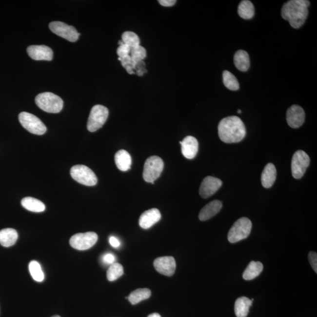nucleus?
<instances>
[{
  "label": "nucleus",
  "mask_w": 317,
  "mask_h": 317,
  "mask_svg": "<svg viewBox=\"0 0 317 317\" xmlns=\"http://www.w3.org/2000/svg\"><path fill=\"white\" fill-rule=\"evenodd\" d=\"M71 177L78 183L87 186L96 185L98 178L95 173L85 165H76L70 171Z\"/></svg>",
  "instance_id": "obj_8"
},
{
  "label": "nucleus",
  "mask_w": 317,
  "mask_h": 317,
  "mask_svg": "<svg viewBox=\"0 0 317 317\" xmlns=\"http://www.w3.org/2000/svg\"><path fill=\"white\" fill-rule=\"evenodd\" d=\"M51 31L56 35L70 42H76L79 39L80 33H78L73 26L69 25L60 21L51 22L49 25Z\"/></svg>",
  "instance_id": "obj_11"
},
{
  "label": "nucleus",
  "mask_w": 317,
  "mask_h": 317,
  "mask_svg": "<svg viewBox=\"0 0 317 317\" xmlns=\"http://www.w3.org/2000/svg\"><path fill=\"white\" fill-rule=\"evenodd\" d=\"M109 243H110L112 247L115 248L119 247L120 245V241L116 238L114 237V236H111L109 238Z\"/></svg>",
  "instance_id": "obj_37"
},
{
  "label": "nucleus",
  "mask_w": 317,
  "mask_h": 317,
  "mask_svg": "<svg viewBox=\"0 0 317 317\" xmlns=\"http://www.w3.org/2000/svg\"><path fill=\"white\" fill-rule=\"evenodd\" d=\"M252 228V223L247 218H239L233 224L228 233L230 243H236L248 238Z\"/></svg>",
  "instance_id": "obj_4"
},
{
  "label": "nucleus",
  "mask_w": 317,
  "mask_h": 317,
  "mask_svg": "<svg viewBox=\"0 0 317 317\" xmlns=\"http://www.w3.org/2000/svg\"><path fill=\"white\" fill-rule=\"evenodd\" d=\"M108 115V109L105 106L100 105L93 106L88 118V130L94 132L101 128L107 120Z\"/></svg>",
  "instance_id": "obj_6"
},
{
  "label": "nucleus",
  "mask_w": 317,
  "mask_h": 317,
  "mask_svg": "<svg viewBox=\"0 0 317 317\" xmlns=\"http://www.w3.org/2000/svg\"><path fill=\"white\" fill-rule=\"evenodd\" d=\"M222 206L223 205L220 200H213L203 207L200 210L198 218L201 221L208 220L220 211Z\"/></svg>",
  "instance_id": "obj_18"
},
{
  "label": "nucleus",
  "mask_w": 317,
  "mask_h": 317,
  "mask_svg": "<svg viewBox=\"0 0 317 317\" xmlns=\"http://www.w3.org/2000/svg\"><path fill=\"white\" fill-rule=\"evenodd\" d=\"M98 238L97 233L87 232L77 233L72 236L70 243L71 246L78 250H86L90 249L96 244Z\"/></svg>",
  "instance_id": "obj_10"
},
{
  "label": "nucleus",
  "mask_w": 317,
  "mask_h": 317,
  "mask_svg": "<svg viewBox=\"0 0 317 317\" xmlns=\"http://www.w3.org/2000/svg\"><path fill=\"white\" fill-rule=\"evenodd\" d=\"M238 114H241V111L240 110V109H238Z\"/></svg>",
  "instance_id": "obj_41"
},
{
  "label": "nucleus",
  "mask_w": 317,
  "mask_h": 317,
  "mask_svg": "<svg viewBox=\"0 0 317 317\" xmlns=\"http://www.w3.org/2000/svg\"><path fill=\"white\" fill-rule=\"evenodd\" d=\"M277 178V171L273 163H268L265 166L261 174V184L265 188H270L275 183Z\"/></svg>",
  "instance_id": "obj_19"
},
{
  "label": "nucleus",
  "mask_w": 317,
  "mask_h": 317,
  "mask_svg": "<svg viewBox=\"0 0 317 317\" xmlns=\"http://www.w3.org/2000/svg\"><path fill=\"white\" fill-rule=\"evenodd\" d=\"M21 203L22 207L29 211L40 213L44 212L45 210V204L41 201L35 198H25L21 200Z\"/></svg>",
  "instance_id": "obj_25"
},
{
  "label": "nucleus",
  "mask_w": 317,
  "mask_h": 317,
  "mask_svg": "<svg viewBox=\"0 0 317 317\" xmlns=\"http://www.w3.org/2000/svg\"><path fill=\"white\" fill-rule=\"evenodd\" d=\"M52 317H60L59 316H54Z\"/></svg>",
  "instance_id": "obj_42"
},
{
  "label": "nucleus",
  "mask_w": 317,
  "mask_h": 317,
  "mask_svg": "<svg viewBox=\"0 0 317 317\" xmlns=\"http://www.w3.org/2000/svg\"><path fill=\"white\" fill-rule=\"evenodd\" d=\"M29 270L30 275L34 280L37 282H42L44 279V274L43 272L41 265L39 262L32 261L29 264Z\"/></svg>",
  "instance_id": "obj_29"
},
{
  "label": "nucleus",
  "mask_w": 317,
  "mask_h": 317,
  "mask_svg": "<svg viewBox=\"0 0 317 317\" xmlns=\"http://www.w3.org/2000/svg\"><path fill=\"white\" fill-rule=\"evenodd\" d=\"M130 56L135 61L139 62L146 57V51L145 48L139 45L138 47L131 48Z\"/></svg>",
  "instance_id": "obj_32"
},
{
  "label": "nucleus",
  "mask_w": 317,
  "mask_h": 317,
  "mask_svg": "<svg viewBox=\"0 0 317 317\" xmlns=\"http://www.w3.org/2000/svg\"><path fill=\"white\" fill-rule=\"evenodd\" d=\"M161 214L158 209L146 210L140 216L139 226L143 229H148L160 220Z\"/></svg>",
  "instance_id": "obj_17"
},
{
  "label": "nucleus",
  "mask_w": 317,
  "mask_h": 317,
  "mask_svg": "<svg viewBox=\"0 0 317 317\" xmlns=\"http://www.w3.org/2000/svg\"><path fill=\"white\" fill-rule=\"evenodd\" d=\"M254 299H250L246 297L237 299L235 304V313L237 317H246L249 314L250 307L252 306Z\"/></svg>",
  "instance_id": "obj_21"
},
{
  "label": "nucleus",
  "mask_w": 317,
  "mask_h": 317,
  "mask_svg": "<svg viewBox=\"0 0 317 317\" xmlns=\"http://www.w3.org/2000/svg\"><path fill=\"white\" fill-rule=\"evenodd\" d=\"M164 162L160 157L153 156L148 158L144 165L143 179L146 182L154 184V181L162 174Z\"/></svg>",
  "instance_id": "obj_5"
},
{
  "label": "nucleus",
  "mask_w": 317,
  "mask_h": 317,
  "mask_svg": "<svg viewBox=\"0 0 317 317\" xmlns=\"http://www.w3.org/2000/svg\"><path fill=\"white\" fill-rule=\"evenodd\" d=\"M308 260L314 272L317 273V254L314 252H311L308 254Z\"/></svg>",
  "instance_id": "obj_34"
},
{
  "label": "nucleus",
  "mask_w": 317,
  "mask_h": 317,
  "mask_svg": "<svg viewBox=\"0 0 317 317\" xmlns=\"http://www.w3.org/2000/svg\"><path fill=\"white\" fill-rule=\"evenodd\" d=\"M263 270V265L260 261H251L244 270L243 277L246 280H252L257 277Z\"/></svg>",
  "instance_id": "obj_24"
},
{
  "label": "nucleus",
  "mask_w": 317,
  "mask_h": 317,
  "mask_svg": "<svg viewBox=\"0 0 317 317\" xmlns=\"http://www.w3.org/2000/svg\"><path fill=\"white\" fill-rule=\"evenodd\" d=\"M102 261L103 263L107 264H112L115 263V258L114 255L111 253L105 254L103 256Z\"/></svg>",
  "instance_id": "obj_35"
},
{
  "label": "nucleus",
  "mask_w": 317,
  "mask_h": 317,
  "mask_svg": "<svg viewBox=\"0 0 317 317\" xmlns=\"http://www.w3.org/2000/svg\"><path fill=\"white\" fill-rule=\"evenodd\" d=\"M19 119L21 125L31 134L42 135L47 131L44 123L35 115L22 112L19 114Z\"/></svg>",
  "instance_id": "obj_7"
},
{
  "label": "nucleus",
  "mask_w": 317,
  "mask_h": 317,
  "mask_svg": "<svg viewBox=\"0 0 317 317\" xmlns=\"http://www.w3.org/2000/svg\"><path fill=\"white\" fill-rule=\"evenodd\" d=\"M310 5L307 0H290L285 2L281 8L282 18L289 21L293 28H300L307 18Z\"/></svg>",
  "instance_id": "obj_2"
},
{
  "label": "nucleus",
  "mask_w": 317,
  "mask_h": 317,
  "mask_svg": "<svg viewBox=\"0 0 317 317\" xmlns=\"http://www.w3.org/2000/svg\"><path fill=\"white\" fill-rule=\"evenodd\" d=\"M123 274V268L122 265L114 263L109 267L106 276L109 281H114L119 278Z\"/></svg>",
  "instance_id": "obj_31"
},
{
  "label": "nucleus",
  "mask_w": 317,
  "mask_h": 317,
  "mask_svg": "<svg viewBox=\"0 0 317 317\" xmlns=\"http://www.w3.org/2000/svg\"><path fill=\"white\" fill-rule=\"evenodd\" d=\"M305 112L300 106L294 105L288 109L286 114L287 122L291 128L296 129L303 125Z\"/></svg>",
  "instance_id": "obj_12"
},
{
  "label": "nucleus",
  "mask_w": 317,
  "mask_h": 317,
  "mask_svg": "<svg viewBox=\"0 0 317 317\" xmlns=\"http://www.w3.org/2000/svg\"><path fill=\"white\" fill-rule=\"evenodd\" d=\"M18 238V233L15 229L7 228L0 230V244L3 247L13 246Z\"/></svg>",
  "instance_id": "obj_22"
},
{
  "label": "nucleus",
  "mask_w": 317,
  "mask_h": 317,
  "mask_svg": "<svg viewBox=\"0 0 317 317\" xmlns=\"http://www.w3.org/2000/svg\"><path fill=\"white\" fill-rule=\"evenodd\" d=\"M28 56L36 60H51L54 53L52 49L46 45H31L27 49Z\"/></svg>",
  "instance_id": "obj_15"
},
{
  "label": "nucleus",
  "mask_w": 317,
  "mask_h": 317,
  "mask_svg": "<svg viewBox=\"0 0 317 317\" xmlns=\"http://www.w3.org/2000/svg\"><path fill=\"white\" fill-rule=\"evenodd\" d=\"M115 162L117 168L122 172H126L131 169L132 158L130 154L125 150H120L115 155Z\"/></svg>",
  "instance_id": "obj_20"
},
{
  "label": "nucleus",
  "mask_w": 317,
  "mask_h": 317,
  "mask_svg": "<svg viewBox=\"0 0 317 317\" xmlns=\"http://www.w3.org/2000/svg\"><path fill=\"white\" fill-rule=\"evenodd\" d=\"M131 48L129 46L123 44L120 45L117 49V54L119 59H124L129 56H130Z\"/></svg>",
  "instance_id": "obj_33"
},
{
  "label": "nucleus",
  "mask_w": 317,
  "mask_h": 317,
  "mask_svg": "<svg viewBox=\"0 0 317 317\" xmlns=\"http://www.w3.org/2000/svg\"><path fill=\"white\" fill-rule=\"evenodd\" d=\"M148 317H161V316L158 313H153L152 314H150Z\"/></svg>",
  "instance_id": "obj_38"
},
{
  "label": "nucleus",
  "mask_w": 317,
  "mask_h": 317,
  "mask_svg": "<svg viewBox=\"0 0 317 317\" xmlns=\"http://www.w3.org/2000/svg\"><path fill=\"white\" fill-rule=\"evenodd\" d=\"M310 163V158L306 153L301 150L295 152L292 160L293 177L299 179L303 177Z\"/></svg>",
  "instance_id": "obj_9"
},
{
  "label": "nucleus",
  "mask_w": 317,
  "mask_h": 317,
  "mask_svg": "<svg viewBox=\"0 0 317 317\" xmlns=\"http://www.w3.org/2000/svg\"><path fill=\"white\" fill-rule=\"evenodd\" d=\"M234 63L236 67L242 72H246L250 68L249 54L244 50H238L235 54Z\"/></svg>",
  "instance_id": "obj_23"
},
{
  "label": "nucleus",
  "mask_w": 317,
  "mask_h": 317,
  "mask_svg": "<svg viewBox=\"0 0 317 317\" xmlns=\"http://www.w3.org/2000/svg\"><path fill=\"white\" fill-rule=\"evenodd\" d=\"M159 4L163 7H172L177 2L175 0H159Z\"/></svg>",
  "instance_id": "obj_36"
},
{
  "label": "nucleus",
  "mask_w": 317,
  "mask_h": 317,
  "mask_svg": "<svg viewBox=\"0 0 317 317\" xmlns=\"http://www.w3.org/2000/svg\"><path fill=\"white\" fill-rule=\"evenodd\" d=\"M118 44H119V46L122 45L124 44L123 42L122 41V40H120L119 42H118Z\"/></svg>",
  "instance_id": "obj_40"
},
{
  "label": "nucleus",
  "mask_w": 317,
  "mask_h": 317,
  "mask_svg": "<svg viewBox=\"0 0 317 317\" xmlns=\"http://www.w3.org/2000/svg\"><path fill=\"white\" fill-rule=\"evenodd\" d=\"M36 103L39 107L48 113H59L61 111L63 102L58 95L51 92H44L36 97Z\"/></svg>",
  "instance_id": "obj_3"
},
{
  "label": "nucleus",
  "mask_w": 317,
  "mask_h": 317,
  "mask_svg": "<svg viewBox=\"0 0 317 317\" xmlns=\"http://www.w3.org/2000/svg\"><path fill=\"white\" fill-rule=\"evenodd\" d=\"M238 14L242 19L245 20L252 19L255 16V7L252 2L248 0L241 1L238 5Z\"/></svg>",
  "instance_id": "obj_26"
},
{
  "label": "nucleus",
  "mask_w": 317,
  "mask_h": 317,
  "mask_svg": "<svg viewBox=\"0 0 317 317\" xmlns=\"http://www.w3.org/2000/svg\"><path fill=\"white\" fill-rule=\"evenodd\" d=\"M137 74H138V76H142L143 75V72L140 70H139L137 71Z\"/></svg>",
  "instance_id": "obj_39"
},
{
  "label": "nucleus",
  "mask_w": 317,
  "mask_h": 317,
  "mask_svg": "<svg viewBox=\"0 0 317 317\" xmlns=\"http://www.w3.org/2000/svg\"><path fill=\"white\" fill-rule=\"evenodd\" d=\"M122 41L124 44L133 48L140 45V39L137 34L132 31H126L122 36Z\"/></svg>",
  "instance_id": "obj_30"
},
{
  "label": "nucleus",
  "mask_w": 317,
  "mask_h": 317,
  "mask_svg": "<svg viewBox=\"0 0 317 317\" xmlns=\"http://www.w3.org/2000/svg\"><path fill=\"white\" fill-rule=\"evenodd\" d=\"M181 146V153L184 157L192 159L197 156L198 149V141L192 136H187L179 142Z\"/></svg>",
  "instance_id": "obj_16"
},
{
  "label": "nucleus",
  "mask_w": 317,
  "mask_h": 317,
  "mask_svg": "<svg viewBox=\"0 0 317 317\" xmlns=\"http://www.w3.org/2000/svg\"><path fill=\"white\" fill-rule=\"evenodd\" d=\"M223 81L224 86L230 91H238L240 88L237 79L234 75L228 71L223 72Z\"/></svg>",
  "instance_id": "obj_28"
},
{
  "label": "nucleus",
  "mask_w": 317,
  "mask_h": 317,
  "mask_svg": "<svg viewBox=\"0 0 317 317\" xmlns=\"http://www.w3.org/2000/svg\"><path fill=\"white\" fill-rule=\"evenodd\" d=\"M151 296V292L149 289H139L132 292L127 298L132 305H135L149 298Z\"/></svg>",
  "instance_id": "obj_27"
},
{
  "label": "nucleus",
  "mask_w": 317,
  "mask_h": 317,
  "mask_svg": "<svg viewBox=\"0 0 317 317\" xmlns=\"http://www.w3.org/2000/svg\"><path fill=\"white\" fill-rule=\"evenodd\" d=\"M154 265L158 272L168 277L174 275L177 267L175 258L171 256L155 259Z\"/></svg>",
  "instance_id": "obj_14"
},
{
  "label": "nucleus",
  "mask_w": 317,
  "mask_h": 317,
  "mask_svg": "<svg viewBox=\"0 0 317 317\" xmlns=\"http://www.w3.org/2000/svg\"><path fill=\"white\" fill-rule=\"evenodd\" d=\"M222 186V181L218 178L207 177L201 182L199 194L203 198H209L214 195Z\"/></svg>",
  "instance_id": "obj_13"
},
{
  "label": "nucleus",
  "mask_w": 317,
  "mask_h": 317,
  "mask_svg": "<svg viewBox=\"0 0 317 317\" xmlns=\"http://www.w3.org/2000/svg\"><path fill=\"white\" fill-rule=\"evenodd\" d=\"M218 134L221 140L224 143L240 142L246 137V127L240 118L228 117L219 123Z\"/></svg>",
  "instance_id": "obj_1"
}]
</instances>
